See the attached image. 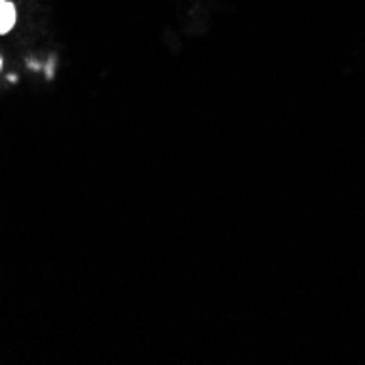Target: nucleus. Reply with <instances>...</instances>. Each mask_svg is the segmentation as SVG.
I'll return each instance as SVG.
<instances>
[{
  "label": "nucleus",
  "mask_w": 365,
  "mask_h": 365,
  "mask_svg": "<svg viewBox=\"0 0 365 365\" xmlns=\"http://www.w3.org/2000/svg\"><path fill=\"white\" fill-rule=\"evenodd\" d=\"M215 18V3L212 0H186L184 16H182V31L188 38H202L208 33Z\"/></svg>",
  "instance_id": "f257e3e1"
},
{
  "label": "nucleus",
  "mask_w": 365,
  "mask_h": 365,
  "mask_svg": "<svg viewBox=\"0 0 365 365\" xmlns=\"http://www.w3.org/2000/svg\"><path fill=\"white\" fill-rule=\"evenodd\" d=\"M18 22V9L9 0L0 3V36H7V33L16 26Z\"/></svg>",
  "instance_id": "f03ea898"
},
{
  "label": "nucleus",
  "mask_w": 365,
  "mask_h": 365,
  "mask_svg": "<svg viewBox=\"0 0 365 365\" xmlns=\"http://www.w3.org/2000/svg\"><path fill=\"white\" fill-rule=\"evenodd\" d=\"M0 68H3V57H0Z\"/></svg>",
  "instance_id": "7ed1b4c3"
},
{
  "label": "nucleus",
  "mask_w": 365,
  "mask_h": 365,
  "mask_svg": "<svg viewBox=\"0 0 365 365\" xmlns=\"http://www.w3.org/2000/svg\"><path fill=\"white\" fill-rule=\"evenodd\" d=\"M0 3H3V0H0Z\"/></svg>",
  "instance_id": "20e7f679"
}]
</instances>
